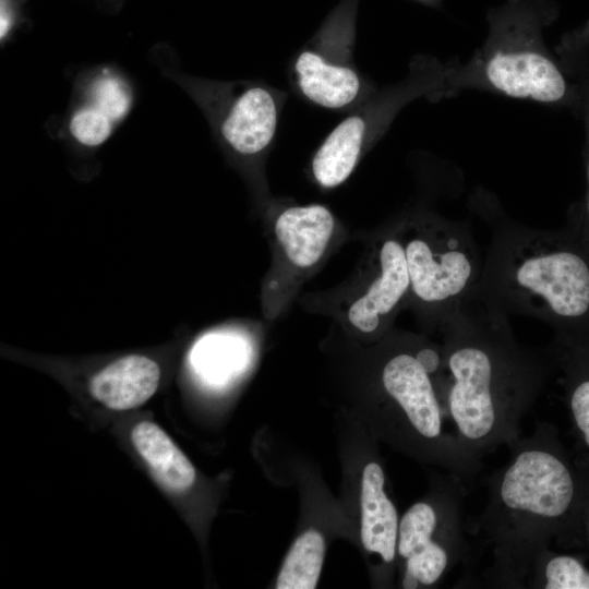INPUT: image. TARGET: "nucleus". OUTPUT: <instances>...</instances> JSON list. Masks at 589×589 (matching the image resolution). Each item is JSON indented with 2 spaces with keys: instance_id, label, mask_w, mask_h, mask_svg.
Instances as JSON below:
<instances>
[{
  "instance_id": "obj_1",
  "label": "nucleus",
  "mask_w": 589,
  "mask_h": 589,
  "mask_svg": "<svg viewBox=\"0 0 589 589\" xmlns=\"http://www.w3.org/2000/svg\"><path fill=\"white\" fill-rule=\"evenodd\" d=\"M508 448V461L489 478L488 503L471 531L492 555L488 584L522 589L536 555L554 540L565 546L584 545L589 458L574 457L557 429L543 421Z\"/></svg>"
},
{
  "instance_id": "obj_2",
  "label": "nucleus",
  "mask_w": 589,
  "mask_h": 589,
  "mask_svg": "<svg viewBox=\"0 0 589 589\" xmlns=\"http://www.w3.org/2000/svg\"><path fill=\"white\" fill-rule=\"evenodd\" d=\"M447 411L462 444L482 457L520 437V421L555 365L548 349L515 337L508 316L471 292L446 320Z\"/></svg>"
},
{
  "instance_id": "obj_3",
  "label": "nucleus",
  "mask_w": 589,
  "mask_h": 589,
  "mask_svg": "<svg viewBox=\"0 0 589 589\" xmlns=\"http://www.w3.org/2000/svg\"><path fill=\"white\" fill-rule=\"evenodd\" d=\"M483 215L491 240L471 294L507 316L546 323L556 338H589V250L576 232Z\"/></svg>"
},
{
  "instance_id": "obj_4",
  "label": "nucleus",
  "mask_w": 589,
  "mask_h": 589,
  "mask_svg": "<svg viewBox=\"0 0 589 589\" xmlns=\"http://www.w3.org/2000/svg\"><path fill=\"white\" fill-rule=\"evenodd\" d=\"M404 243L410 293L425 324L442 329L477 285L482 262L468 225L430 216Z\"/></svg>"
},
{
  "instance_id": "obj_5",
  "label": "nucleus",
  "mask_w": 589,
  "mask_h": 589,
  "mask_svg": "<svg viewBox=\"0 0 589 589\" xmlns=\"http://www.w3.org/2000/svg\"><path fill=\"white\" fill-rule=\"evenodd\" d=\"M465 493L464 481L449 473L401 517L396 555L405 562L402 588L435 586L466 558Z\"/></svg>"
},
{
  "instance_id": "obj_6",
  "label": "nucleus",
  "mask_w": 589,
  "mask_h": 589,
  "mask_svg": "<svg viewBox=\"0 0 589 589\" xmlns=\"http://www.w3.org/2000/svg\"><path fill=\"white\" fill-rule=\"evenodd\" d=\"M291 77L305 100L328 110H354L365 95L353 60L352 33L345 27L326 29L299 50Z\"/></svg>"
},
{
  "instance_id": "obj_7",
  "label": "nucleus",
  "mask_w": 589,
  "mask_h": 589,
  "mask_svg": "<svg viewBox=\"0 0 589 589\" xmlns=\"http://www.w3.org/2000/svg\"><path fill=\"white\" fill-rule=\"evenodd\" d=\"M286 94L268 84L250 82L219 94L217 129L237 154L256 156L272 145Z\"/></svg>"
},
{
  "instance_id": "obj_8",
  "label": "nucleus",
  "mask_w": 589,
  "mask_h": 589,
  "mask_svg": "<svg viewBox=\"0 0 589 589\" xmlns=\"http://www.w3.org/2000/svg\"><path fill=\"white\" fill-rule=\"evenodd\" d=\"M377 260L375 278L348 311L350 323L364 334L377 332L410 293L404 243L396 237H387L382 241Z\"/></svg>"
},
{
  "instance_id": "obj_9",
  "label": "nucleus",
  "mask_w": 589,
  "mask_h": 589,
  "mask_svg": "<svg viewBox=\"0 0 589 589\" xmlns=\"http://www.w3.org/2000/svg\"><path fill=\"white\" fill-rule=\"evenodd\" d=\"M486 77L510 97L555 103L568 94L567 82L556 64L536 51L497 52L486 64Z\"/></svg>"
},
{
  "instance_id": "obj_10",
  "label": "nucleus",
  "mask_w": 589,
  "mask_h": 589,
  "mask_svg": "<svg viewBox=\"0 0 589 589\" xmlns=\"http://www.w3.org/2000/svg\"><path fill=\"white\" fill-rule=\"evenodd\" d=\"M377 120L368 108L353 110L325 137L312 158V173L323 188H335L354 170L366 144L375 134Z\"/></svg>"
},
{
  "instance_id": "obj_11",
  "label": "nucleus",
  "mask_w": 589,
  "mask_h": 589,
  "mask_svg": "<svg viewBox=\"0 0 589 589\" xmlns=\"http://www.w3.org/2000/svg\"><path fill=\"white\" fill-rule=\"evenodd\" d=\"M159 364L142 354L112 361L89 380L92 397L115 411L137 408L156 393L160 383Z\"/></svg>"
},
{
  "instance_id": "obj_12",
  "label": "nucleus",
  "mask_w": 589,
  "mask_h": 589,
  "mask_svg": "<svg viewBox=\"0 0 589 589\" xmlns=\"http://www.w3.org/2000/svg\"><path fill=\"white\" fill-rule=\"evenodd\" d=\"M561 373L570 422L589 458V338H556L546 347Z\"/></svg>"
},
{
  "instance_id": "obj_13",
  "label": "nucleus",
  "mask_w": 589,
  "mask_h": 589,
  "mask_svg": "<svg viewBox=\"0 0 589 589\" xmlns=\"http://www.w3.org/2000/svg\"><path fill=\"white\" fill-rule=\"evenodd\" d=\"M384 483L382 466L376 461L366 464L361 482V541L368 552L390 565L396 558L399 521Z\"/></svg>"
},
{
  "instance_id": "obj_14",
  "label": "nucleus",
  "mask_w": 589,
  "mask_h": 589,
  "mask_svg": "<svg viewBox=\"0 0 589 589\" xmlns=\"http://www.w3.org/2000/svg\"><path fill=\"white\" fill-rule=\"evenodd\" d=\"M332 213L323 205L292 206L275 223V233L288 260L310 267L323 255L334 230Z\"/></svg>"
},
{
  "instance_id": "obj_15",
  "label": "nucleus",
  "mask_w": 589,
  "mask_h": 589,
  "mask_svg": "<svg viewBox=\"0 0 589 589\" xmlns=\"http://www.w3.org/2000/svg\"><path fill=\"white\" fill-rule=\"evenodd\" d=\"M133 447L156 478L172 492H184L196 479V471L170 435L149 420L139 421L131 430Z\"/></svg>"
},
{
  "instance_id": "obj_16",
  "label": "nucleus",
  "mask_w": 589,
  "mask_h": 589,
  "mask_svg": "<svg viewBox=\"0 0 589 589\" xmlns=\"http://www.w3.org/2000/svg\"><path fill=\"white\" fill-rule=\"evenodd\" d=\"M325 553L323 536L309 529L300 534L289 550L277 577V589H314Z\"/></svg>"
},
{
  "instance_id": "obj_17",
  "label": "nucleus",
  "mask_w": 589,
  "mask_h": 589,
  "mask_svg": "<svg viewBox=\"0 0 589 589\" xmlns=\"http://www.w3.org/2000/svg\"><path fill=\"white\" fill-rule=\"evenodd\" d=\"M526 588L589 589V567L577 555L545 548L530 566Z\"/></svg>"
},
{
  "instance_id": "obj_18",
  "label": "nucleus",
  "mask_w": 589,
  "mask_h": 589,
  "mask_svg": "<svg viewBox=\"0 0 589 589\" xmlns=\"http://www.w3.org/2000/svg\"><path fill=\"white\" fill-rule=\"evenodd\" d=\"M243 345L237 338L224 335L204 337L192 352L195 371L212 383H220L240 369Z\"/></svg>"
},
{
  "instance_id": "obj_19",
  "label": "nucleus",
  "mask_w": 589,
  "mask_h": 589,
  "mask_svg": "<svg viewBox=\"0 0 589 589\" xmlns=\"http://www.w3.org/2000/svg\"><path fill=\"white\" fill-rule=\"evenodd\" d=\"M93 106L112 121L122 119L131 107V93L125 83L113 75L97 79L92 86Z\"/></svg>"
},
{
  "instance_id": "obj_20",
  "label": "nucleus",
  "mask_w": 589,
  "mask_h": 589,
  "mask_svg": "<svg viewBox=\"0 0 589 589\" xmlns=\"http://www.w3.org/2000/svg\"><path fill=\"white\" fill-rule=\"evenodd\" d=\"M113 121L95 106L79 109L70 121L73 137L87 146L103 144L111 134Z\"/></svg>"
},
{
  "instance_id": "obj_21",
  "label": "nucleus",
  "mask_w": 589,
  "mask_h": 589,
  "mask_svg": "<svg viewBox=\"0 0 589 589\" xmlns=\"http://www.w3.org/2000/svg\"><path fill=\"white\" fill-rule=\"evenodd\" d=\"M589 181V157L587 159ZM578 236L580 242L589 250V190L582 205L570 216L567 224Z\"/></svg>"
},
{
  "instance_id": "obj_22",
  "label": "nucleus",
  "mask_w": 589,
  "mask_h": 589,
  "mask_svg": "<svg viewBox=\"0 0 589 589\" xmlns=\"http://www.w3.org/2000/svg\"><path fill=\"white\" fill-rule=\"evenodd\" d=\"M582 543L589 549V500L587 501L581 516Z\"/></svg>"
},
{
  "instance_id": "obj_23",
  "label": "nucleus",
  "mask_w": 589,
  "mask_h": 589,
  "mask_svg": "<svg viewBox=\"0 0 589 589\" xmlns=\"http://www.w3.org/2000/svg\"><path fill=\"white\" fill-rule=\"evenodd\" d=\"M8 13L7 5L3 0H1V37L8 33L11 26V20L8 17Z\"/></svg>"
}]
</instances>
